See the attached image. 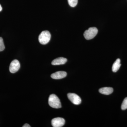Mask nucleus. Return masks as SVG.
<instances>
[{
  "label": "nucleus",
  "mask_w": 127,
  "mask_h": 127,
  "mask_svg": "<svg viewBox=\"0 0 127 127\" xmlns=\"http://www.w3.org/2000/svg\"><path fill=\"white\" fill-rule=\"evenodd\" d=\"M48 103L49 105L55 108H61L62 105L59 98L54 94L50 95L48 98Z\"/></svg>",
  "instance_id": "1"
},
{
  "label": "nucleus",
  "mask_w": 127,
  "mask_h": 127,
  "mask_svg": "<svg viewBox=\"0 0 127 127\" xmlns=\"http://www.w3.org/2000/svg\"><path fill=\"white\" fill-rule=\"evenodd\" d=\"M51 35L48 31H43L42 32L39 36V41L42 45H46L50 41Z\"/></svg>",
  "instance_id": "2"
},
{
  "label": "nucleus",
  "mask_w": 127,
  "mask_h": 127,
  "mask_svg": "<svg viewBox=\"0 0 127 127\" xmlns=\"http://www.w3.org/2000/svg\"><path fill=\"white\" fill-rule=\"evenodd\" d=\"M98 30L96 27H91L88 30L85 31L84 33V36L85 39L87 40L93 39L97 34Z\"/></svg>",
  "instance_id": "3"
},
{
  "label": "nucleus",
  "mask_w": 127,
  "mask_h": 127,
  "mask_svg": "<svg viewBox=\"0 0 127 127\" xmlns=\"http://www.w3.org/2000/svg\"><path fill=\"white\" fill-rule=\"evenodd\" d=\"M67 96L69 100L75 105H78L81 102V98L75 93H68Z\"/></svg>",
  "instance_id": "4"
},
{
  "label": "nucleus",
  "mask_w": 127,
  "mask_h": 127,
  "mask_svg": "<svg viewBox=\"0 0 127 127\" xmlns=\"http://www.w3.org/2000/svg\"><path fill=\"white\" fill-rule=\"evenodd\" d=\"M20 67V62L17 60H14L11 63L9 67V71L11 73H15L17 71Z\"/></svg>",
  "instance_id": "5"
},
{
  "label": "nucleus",
  "mask_w": 127,
  "mask_h": 127,
  "mask_svg": "<svg viewBox=\"0 0 127 127\" xmlns=\"http://www.w3.org/2000/svg\"><path fill=\"white\" fill-rule=\"evenodd\" d=\"M51 123L53 127H61L65 124V120L62 118H56L52 119Z\"/></svg>",
  "instance_id": "6"
},
{
  "label": "nucleus",
  "mask_w": 127,
  "mask_h": 127,
  "mask_svg": "<svg viewBox=\"0 0 127 127\" xmlns=\"http://www.w3.org/2000/svg\"><path fill=\"white\" fill-rule=\"evenodd\" d=\"M66 75L67 73L66 72L59 71L53 73L51 75V77L54 79H61L66 77Z\"/></svg>",
  "instance_id": "7"
},
{
  "label": "nucleus",
  "mask_w": 127,
  "mask_h": 127,
  "mask_svg": "<svg viewBox=\"0 0 127 127\" xmlns=\"http://www.w3.org/2000/svg\"><path fill=\"white\" fill-rule=\"evenodd\" d=\"M67 61V59L63 57H59L54 59L52 62V64L53 65H63Z\"/></svg>",
  "instance_id": "8"
},
{
  "label": "nucleus",
  "mask_w": 127,
  "mask_h": 127,
  "mask_svg": "<svg viewBox=\"0 0 127 127\" xmlns=\"http://www.w3.org/2000/svg\"><path fill=\"white\" fill-rule=\"evenodd\" d=\"M113 89L112 88L106 87L102 88L99 90V92L102 94L106 95H109L113 92Z\"/></svg>",
  "instance_id": "9"
},
{
  "label": "nucleus",
  "mask_w": 127,
  "mask_h": 127,
  "mask_svg": "<svg viewBox=\"0 0 127 127\" xmlns=\"http://www.w3.org/2000/svg\"><path fill=\"white\" fill-rule=\"evenodd\" d=\"M121 65L120 59H117L113 65L112 67V70L113 72H117L119 70Z\"/></svg>",
  "instance_id": "10"
},
{
  "label": "nucleus",
  "mask_w": 127,
  "mask_h": 127,
  "mask_svg": "<svg viewBox=\"0 0 127 127\" xmlns=\"http://www.w3.org/2000/svg\"><path fill=\"white\" fill-rule=\"evenodd\" d=\"M68 4L72 7H75L78 3V0H68Z\"/></svg>",
  "instance_id": "11"
},
{
  "label": "nucleus",
  "mask_w": 127,
  "mask_h": 127,
  "mask_svg": "<svg viewBox=\"0 0 127 127\" xmlns=\"http://www.w3.org/2000/svg\"><path fill=\"white\" fill-rule=\"evenodd\" d=\"M121 108L123 110H126L127 109V97L125 98L123 101L121 106Z\"/></svg>",
  "instance_id": "12"
},
{
  "label": "nucleus",
  "mask_w": 127,
  "mask_h": 127,
  "mask_svg": "<svg viewBox=\"0 0 127 127\" xmlns=\"http://www.w3.org/2000/svg\"><path fill=\"white\" fill-rule=\"evenodd\" d=\"M5 47L3 42V39L1 37H0V52L4 50Z\"/></svg>",
  "instance_id": "13"
},
{
  "label": "nucleus",
  "mask_w": 127,
  "mask_h": 127,
  "mask_svg": "<svg viewBox=\"0 0 127 127\" xmlns=\"http://www.w3.org/2000/svg\"><path fill=\"white\" fill-rule=\"evenodd\" d=\"M23 127H31V126L28 124H26L25 125H23Z\"/></svg>",
  "instance_id": "14"
},
{
  "label": "nucleus",
  "mask_w": 127,
  "mask_h": 127,
  "mask_svg": "<svg viewBox=\"0 0 127 127\" xmlns=\"http://www.w3.org/2000/svg\"><path fill=\"white\" fill-rule=\"evenodd\" d=\"M2 10V7H1V5L0 4V12Z\"/></svg>",
  "instance_id": "15"
}]
</instances>
